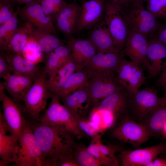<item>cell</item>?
<instances>
[{
    "instance_id": "obj_1",
    "label": "cell",
    "mask_w": 166,
    "mask_h": 166,
    "mask_svg": "<svg viewBox=\"0 0 166 166\" xmlns=\"http://www.w3.org/2000/svg\"><path fill=\"white\" fill-rule=\"evenodd\" d=\"M37 144L42 152L44 166H51L58 159L73 155L76 142L72 134L59 127L30 123Z\"/></svg>"
},
{
    "instance_id": "obj_2",
    "label": "cell",
    "mask_w": 166,
    "mask_h": 166,
    "mask_svg": "<svg viewBox=\"0 0 166 166\" xmlns=\"http://www.w3.org/2000/svg\"><path fill=\"white\" fill-rule=\"evenodd\" d=\"M51 101L39 121L44 124L59 127L72 134L77 139H91L80 128L74 117L60 102L56 95L52 93Z\"/></svg>"
},
{
    "instance_id": "obj_3",
    "label": "cell",
    "mask_w": 166,
    "mask_h": 166,
    "mask_svg": "<svg viewBox=\"0 0 166 166\" xmlns=\"http://www.w3.org/2000/svg\"><path fill=\"white\" fill-rule=\"evenodd\" d=\"M13 166H44V160L29 122H27L19 140Z\"/></svg>"
},
{
    "instance_id": "obj_4",
    "label": "cell",
    "mask_w": 166,
    "mask_h": 166,
    "mask_svg": "<svg viewBox=\"0 0 166 166\" xmlns=\"http://www.w3.org/2000/svg\"><path fill=\"white\" fill-rule=\"evenodd\" d=\"M111 135L113 138L130 144L138 148L151 137L141 124L124 115L118 118L113 124Z\"/></svg>"
},
{
    "instance_id": "obj_5",
    "label": "cell",
    "mask_w": 166,
    "mask_h": 166,
    "mask_svg": "<svg viewBox=\"0 0 166 166\" xmlns=\"http://www.w3.org/2000/svg\"><path fill=\"white\" fill-rule=\"evenodd\" d=\"M88 78V110L97 106L102 100L116 91L124 88L113 72L94 75Z\"/></svg>"
},
{
    "instance_id": "obj_6",
    "label": "cell",
    "mask_w": 166,
    "mask_h": 166,
    "mask_svg": "<svg viewBox=\"0 0 166 166\" xmlns=\"http://www.w3.org/2000/svg\"><path fill=\"white\" fill-rule=\"evenodd\" d=\"M46 75L43 69L22 100L26 112L36 121H39V114L45 109L47 100L52 94L47 86Z\"/></svg>"
},
{
    "instance_id": "obj_7",
    "label": "cell",
    "mask_w": 166,
    "mask_h": 166,
    "mask_svg": "<svg viewBox=\"0 0 166 166\" xmlns=\"http://www.w3.org/2000/svg\"><path fill=\"white\" fill-rule=\"evenodd\" d=\"M161 105L160 97L154 88L139 90L134 95L129 94L127 115L131 119L142 124L147 116Z\"/></svg>"
},
{
    "instance_id": "obj_8",
    "label": "cell",
    "mask_w": 166,
    "mask_h": 166,
    "mask_svg": "<svg viewBox=\"0 0 166 166\" xmlns=\"http://www.w3.org/2000/svg\"><path fill=\"white\" fill-rule=\"evenodd\" d=\"M103 19L117 49L122 52L129 30L122 13L108 0H105V13Z\"/></svg>"
},
{
    "instance_id": "obj_9",
    "label": "cell",
    "mask_w": 166,
    "mask_h": 166,
    "mask_svg": "<svg viewBox=\"0 0 166 166\" xmlns=\"http://www.w3.org/2000/svg\"><path fill=\"white\" fill-rule=\"evenodd\" d=\"M129 30L149 37L160 25L157 18L144 7L143 5L131 8L122 14Z\"/></svg>"
},
{
    "instance_id": "obj_10",
    "label": "cell",
    "mask_w": 166,
    "mask_h": 166,
    "mask_svg": "<svg viewBox=\"0 0 166 166\" xmlns=\"http://www.w3.org/2000/svg\"><path fill=\"white\" fill-rule=\"evenodd\" d=\"M165 143L161 142L155 145L134 150H122L118 154L122 166H148L159 155L163 153Z\"/></svg>"
},
{
    "instance_id": "obj_11",
    "label": "cell",
    "mask_w": 166,
    "mask_h": 166,
    "mask_svg": "<svg viewBox=\"0 0 166 166\" xmlns=\"http://www.w3.org/2000/svg\"><path fill=\"white\" fill-rule=\"evenodd\" d=\"M148 40L147 36L129 30L125 48L122 52L130 58L131 61L147 71L150 66L147 57Z\"/></svg>"
},
{
    "instance_id": "obj_12",
    "label": "cell",
    "mask_w": 166,
    "mask_h": 166,
    "mask_svg": "<svg viewBox=\"0 0 166 166\" xmlns=\"http://www.w3.org/2000/svg\"><path fill=\"white\" fill-rule=\"evenodd\" d=\"M143 69L132 61L122 59L117 71L119 82L131 95L135 94L145 83L147 77Z\"/></svg>"
},
{
    "instance_id": "obj_13",
    "label": "cell",
    "mask_w": 166,
    "mask_h": 166,
    "mask_svg": "<svg viewBox=\"0 0 166 166\" xmlns=\"http://www.w3.org/2000/svg\"><path fill=\"white\" fill-rule=\"evenodd\" d=\"M2 105L3 119L8 132L19 139L27 122L17 102L5 93L0 96Z\"/></svg>"
},
{
    "instance_id": "obj_14",
    "label": "cell",
    "mask_w": 166,
    "mask_h": 166,
    "mask_svg": "<svg viewBox=\"0 0 166 166\" xmlns=\"http://www.w3.org/2000/svg\"><path fill=\"white\" fill-rule=\"evenodd\" d=\"M16 12L26 22L40 30L57 34L52 19L45 14L37 1L19 7Z\"/></svg>"
},
{
    "instance_id": "obj_15",
    "label": "cell",
    "mask_w": 166,
    "mask_h": 166,
    "mask_svg": "<svg viewBox=\"0 0 166 166\" xmlns=\"http://www.w3.org/2000/svg\"><path fill=\"white\" fill-rule=\"evenodd\" d=\"M124 55L122 52L97 53L83 70L86 73L88 78L105 73H117Z\"/></svg>"
},
{
    "instance_id": "obj_16",
    "label": "cell",
    "mask_w": 166,
    "mask_h": 166,
    "mask_svg": "<svg viewBox=\"0 0 166 166\" xmlns=\"http://www.w3.org/2000/svg\"><path fill=\"white\" fill-rule=\"evenodd\" d=\"M129 96L128 92L123 89L105 98L93 108L101 114L111 115L115 122L119 117L127 114Z\"/></svg>"
},
{
    "instance_id": "obj_17",
    "label": "cell",
    "mask_w": 166,
    "mask_h": 166,
    "mask_svg": "<svg viewBox=\"0 0 166 166\" xmlns=\"http://www.w3.org/2000/svg\"><path fill=\"white\" fill-rule=\"evenodd\" d=\"M76 33L91 29L103 19L105 0L85 1L82 3Z\"/></svg>"
},
{
    "instance_id": "obj_18",
    "label": "cell",
    "mask_w": 166,
    "mask_h": 166,
    "mask_svg": "<svg viewBox=\"0 0 166 166\" xmlns=\"http://www.w3.org/2000/svg\"><path fill=\"white\" fill-rule=\"evenodd\" d=\"M81 6L76 2H65L56 18V26L58 30L68 38L75 33Z\"/></svg>"
},
{
    "instance_id": "obj_19",
    "label": "cell",
    "mask_w": 166,
    "mask_h": 166,
    "mask_svg": "<svg viewBox=\"0 0 166 166\" xmlns=\"http://www.w3.org/2000/svg\"><path fill=\"white\" fill-rule=\"evenodd\" d=\"M68 38L67 42L70 49L71 56L77 65V71H82L97 53V49L88 38H76L72 36Z\"/></svg>"
},
{
    "instance_id": "obj_20",
    "label": "cell",
    "mask_w": 166,
    "mask_h": 166,
    "mask_svg": "<svg viewBox=\"0 0 166 166\" xmlns=\"http://www.w3.org/2000/svg\"><path fill=\"white\" fill-rule=\"evenodd\" d=\"M147 57L150 64L148 77L153 78L166 66V46L153 35L148 37Z\"/></svg>"
},
{
    "instance_id": "obj_21",
    "label": "cell",
    "mask_w": 166,
    "mask_h": 166,
    "mask_svg": "<svg viewBox=\"0 0 166 166\" xmlns=\"http://www.w3.org/2000/svg\"><path fill=\"white\" fill-rule=\"evenodd\" d=\"M103 19L91 29L88 38L95 46L97 53L120 52L117 49L113 39Z\"/></svg>"
},
{
    "instance_id": "obj_22",
    "label": "cell",
    "mask_w": 166,
    "mask_h": 166,
    "mask_svg": "<svg viewBox=\"0 0 166 166\" xmlns=\"http://www.w3.org/2000/svg\"><path fill=\"white\" fill-rule=\"evenodd\" d=\"M8 132L2 113H0V166H7L13 163L19 139Z\"/></svg>"
},
{
    "instance_id": "obj_23",
    "label": "cell",
    "mask_w": 166,
    "mask_h": 166,
    "mask_svg": "<svg viewBox=\"0 0 166 166\" xmlns=\"http://www.w3.org/2000/svg\"><path fill=\"white\" fill-rule=\"evenodd\" d=\"M2 82L6 90L12 98L18 102L22 99L35 79L28 76L13 73L3 78Z\"/></svg>"
},
{
    "instance_id": "obj_24",
    "label": "cell",
    "mask_w": 166,
    "mask_h": 166,
    "mask_svg": "<svg viewBox=\"0 0 166 166\" xmlns=\"http://www.w3.org/2000/svg\"><path fill=\"white\" fill-rule=\"evenodd\" d=\"M27 23L30 32V38L35 41L38 48L41 52L46 54L49 53L58 47L67 43L53 34L40 30Z\"/></svg>"
},
{
    "instance_id": "obj_25",
    "label": "cell",
    "mask_w": 166,
    "mask_h": 166,
    "mask_svg": "<svg viewBox=\"0 0 166 166\" xmlns=\"http://www.w3.org/2000/svg\"><path fill=\"white\" fill-rule=\"evenodd\" d=\"M77 69V65L71 55L67 61L53 72L46 81L49 90L52 93L56 94L69 78Z\"/></svg>"
},
{
    "instance_id": "obj_26",
    "label": "cell",
    "mask_w": 166,
    "mask_h": 166,
    "mask_svg": "<svg viewBox=\"0 0 166 166\" xmlns=\"http://www.w3.org/2000/svg\"><path fill=\"white\" fill-rule=\"evenodd\" d=\"M2 52L14 74L28 76L36 79L43 69H41L38 65L22 57L21 55Z\"/></svg>"
},
{
    "instance_id": "obj_27",
    "label": "cell",
    "mask_w": 166,
    "mask_h": 166,
    "mask_svg": "<svg viewBox=\"0 0 166 166\" xmlns=\"http://www.w3.org/2000/svg\"><path fill=\"white\" fill-rule=\"evenodd\" d=\"M87 84L61 100L74 117L78 115L84 116L88 111L84 105L85 104L87 106L88 97Z\"/></svg>"
},
{
    "instance_id": "obj_28",
    "label": "cell",
    "mask_w": 166,
    "mask_h": 166,
    "mask_svg": "<svg viewBox=\"0 0 166 166\" xmlns=\"http://www.w3.org/2000/svg\"><path fill=\"white\" fill-rule=\"evenodd\" d=\"M71 56V50L67 42L46 54L43 71L49 76L64 64Z\"/></svg>"
},
{
    "instance_id": "obj_29",
    "label": "cell",
    "mask_w": 166,
    "mask_h": 166,
    "mask_svg": "<svg viewBox=\"0 0 166 166\" xmlns=\"http://www.w3.org/2000/svg\"><path fill=\"white\" fill-rule=\"evenodd\" d=\"M166 123V105H160L153 110L145 118L142 124L151 137L162 135Z\"/></svg>"
},
{
    "instance_id": "obj_30",
    "label": "cell",
    "mask_w": 166,
    "mask_h": 166,
    "mask_svg": "<svg viewBox=\"0 0 166 166\" xmlns=\"http://www.w3.org/2000/svg\"><path fill=\"white\" fill-rule=\"evenodd\" d=\"M30 38V32L27 22L18 27L8 42L0 47L6 53L21 55Z\"/></svg>"
},
{
    "instance_id": "obj_31",
    "label": "cell",
    "mask_w": 166,
    "mask_h": 166,
    "mask_svg": "<svg viewBox=\"0 0 166 166\" xmlns=\"http://www.w3.org/2000/svg\"><path fill=\"white\" fill-rule=\"evenodd\" d=\"M88 80L87 75L84 70L75 72L70 76L56 95L61 100L86 84Z\"/></svg>"
},
{
    "instance_id": "obj_32",
    "label": "cell",
    "mask_w": 166,
    "mask_h": 166,
    "mask_svg": "<svg viewBox=\"0 0 166 166\" xmlns=\"http://www.w3.org/2000/svg\"><path fill=\"white\" fill-rule=\"evenodd\" d=\"M74 157L80 166L102 165L88 151L87 147L81 144L76 143L73 147Z\"/></svg>"
},
{
    "instance_id": "obj_33",
    "label": "cell",
    "mask_w": 166,
    "mask_h": 166,
    "mask_svg": "<svg viewBox=\"0 0 166 166\" xmlns=\"http://www.w3.org/2000/svg\"><path fill=\"white\" fill-rule=\"evenodd\" d=\"M18 15L16 11L13 16L0 26V48L8 42L18 28Z\"/></svg>"
},
{
    "instance_id": "obj_34",
    "label": "cell",
    "mask_w": 166,
    "mask_h": 166,
    "mask_svg": "<svg viewBox=\"0 0 166 166\" xmlns=\"http://www.w3.org/2000/svg\"><path fill=\"white\" fill-rule=\"evenodd\" d=\"M44 12L52 20L56 21L60 10L66 2L63 0H37Z\"/></svg>"
},
{
    "instance_id": "obj_35",
    "label": "cell",
    "mask_w": 166,
    "mask_h": 166,
    "mask_svg": "<svg viewBox=\"0 0 166 166\" xmlns=\"http://www.w3.org/2000/svg\"><path fill=\"white\" fill-rule=\"evenodd\" d=\"M74 117L80 129L91 139L100 135L98 126L91 121L80 115Z\"/></svg>"
},
{
    "instance_id": "obj_36",
    "label": "cell",
    "mask_w": 166,
    "mask_h": 166,
    "mask_svg": "<svg viewBox=\"0 0 166 166\" xmlns=\"http://www.w3.org/2000/svg\"><path fill=\"white\" fill-rule=\"evenodd\" d=\"M101 139V135H99L91 140L87 147L89 152L102 164V165L115 166L114 163L105 156L100 151L98 146L99 141Z\"/></svg>"
},
{
    "instance_id": "obj_37",
    "label": "cell",
    "mask_w": 166,
    "mask_h": 166,
    "mask_svg": "<svg viewBox=\"0 0 166 166\" xmlns=\"http://www.w3.org/2000/svg\"><path fill=\"white\" fill-rule=\"evenodd\" d=\"M146 9L155 17L166 18V0H147Z\"/></svg>"
},
{
    "instance_id": "obj_38",
    "label": "cell",
    "mask_w": 166,
    "mask_h": 166,
    "mask_svg": "<svg viewBox=\"0 0 166 166\" xmlns=\"http://www.w3.org/2000/svg\"><path fill=\"white\" fill-rule=\"evenodd\" d=\"M14 5L11 0H0V26L16 14Z\"/></svg>"
},
{
    "instance_id": "obj_39",
    "label": "cell",
    "mask_w": 166,
    "mask_h": 166,
    "mask_svg": "<svg viewBox=\"0 0 166 166\" xmlns=\"http://www.w3.org/2000/svg\"><path fill=\"white\" fill-rule=\"evenodd\" d=\"M51 166H80L74 155L62 157L53 162Z\"/></svg>"
},
{
    "instance_id": "obj_40",
    "label": "cell",
    "mask_w": 166,
    "mask_h": 166,
    "mask_svg": "<svg viewBox=\"0 0 166 166\" xmlns=\"http://www.w3.org/2000/svg\"><path fill=\"white\" fill-rule=\"evenodd\" d=\"M12 70L2 52L0 55V77H4L11 74Z\"/></svg>"
},
{
    "instance_id": "obj_41",
    "label": "cell",
    "mask_w": 166,
    "mask_h": 166,
    "mask_svg": "<svg viewBox=\"0 0 166 166\" xmlns=\"http://www.w3.org/2000/svg\"><path fill=\"white\" fill-rule=\"evenodd\" d=\"M122 14L128 9L129 0H108Z\"/></svg>"
},
{
    "instance_id": "obj_42",
    "label": "cell",
    "mask_w": 166,
    "mask_h": 166,
    "mask_svg": "<svg viewBox=\"0 0 166 166\" xmlns=\"http://www.w3.org/2000/svg\"><path fill=\"white\" fill-rule=\"evenodd\" d=\"M153 35L166 46V25H159Z\"/></svg>"
},
{
    "instance_id": "obj_43",
    "label": "cell",
    "mask_w": 166,
    "mask_h": 166,
    "mask_svg": "<svg viewBox=\"0 0 166 166\" xmlns=\"http://www.w3.org/2000/svg\"><path fill=\"white\" fill-rule=\"evenodd\" d=\"M159 85L164 89L166 88V66L162 69L158 80Z\"/></svg>"
},
{
    "instance_id": "obj_44",
    "label": "cell",
    "mask_w": 166,
    "mask_h": 166,
    "mask_svg": "<svg viewBox=\"0 0 166 166\" xmlns=\"http://www.w3.org/2000/svg\"><path fill=\"white\" fill-rule=\"evenodd\" d=\"M148 166H166V157H158L155 158Z\"/></svg>"
},
{
    "instance_id": "obj_45",
    "label": "cell",
    "mask_w": 166,
    "mask_h": 166,
    "mask_svg": "<svg viewBox=\"0 0 166 166\" xmlns=\"http://www.w3.org/2000/svg\"><path fill=\"white\" fill-rule=\"evenodd\" d=\"M147 0H129L128 9L135 7L138 6L143 5Z\"/></svg>"
},
{
    "instance_id": "obj_46",
    "label": "cell",
    "mask_w": 166,
    "mask_h": 166,
    "mask_svg": "<svg viewBox=\"0 0 166 166\" xmlns=\"http://www.w3.org/2000/svg\"><path fill=\"white\" fill-rule=\"evenodd\" d=\"M14 4L21 5L27 4L37 0H11Z\"/></svg>"
},
{
    "instance_id": "obj_47",
    "label": "cell",
    "mask_w": 166,
    "mask_h": 166,
    "mask_svg": "<svg viewBox=\"0 0 166 166\" xmlns=\"http://www.w3.org/2000/svg\"><path fill=\"white\" fill-rule=\"evenodd\" d=\"M164 92L163 96L160 97L161 105H166V88L164 89Z\"/></svg>"
},
{
    "instance_id": "obj_48",
    "label": "cell",
    "mask_w": 166,
    "mask_h": 166,
    "mask_svg": "<svg viewBox=\"0 0 166 166\" xmlns=\"http://www.w3.org/2000/svg\"><path fill=\"white\" fill-rule=\"evenodd\" d=\"M162 135L164 136V137L166 138V123H165L162 131Z\"/></svg>"
},
{
    "instance_id": "obj_49",
    "label": "cell",
    "mask_w": 166,
    "mask_h": 166,
    "mask_svg": "<svg viewBox=\"0 0 166 166\" xmlns=\"http://www.w3.org/2000/svg\"><path fill=\"white\" fill-rule=\"evenodd\" d=\"M165 142V145H166L165 150L164 153H163L162 154H161V155H163V156L166 157V142Z\"/></svg>"
}]
</instances>
